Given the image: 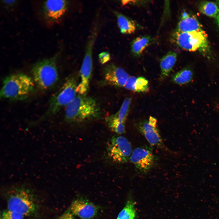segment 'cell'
<instances>
[{"instance_id":"1","label":"cell","mask_w":219,"mask_h":219,"mask_svg":"<svg viewBox=\"0 0 219 219\" xmlns=\"http://www.w3.org/2000/svg\"><path fill=\"white\" fill-rule=\"evenodd\" d=\"M35 85L33 78L26 74H11L3 79L0 98L11 101L25 100L34 92Z\"/></svg>"},{"instance_id":"2","label":"cell","mask_w":219,"mask_h":219,"mask_svg":"<svg viewBox=\"0 0 219 219\" xmlns=\"http://www.w3.org/2000/svg\"><path fill=\"white\" fill-rule=\"evenodd\" d=\"M64 108L65 120L70 123L97 119L101 115L99 107L96 100L85 95L76 96Z\"/></svg>"},{"instance_id":"3","label":"cell","mask_w":219,"mask_h":219,"mask_svg":"<svg viewBox=\"0 0 219 219\" xmlns=\"http://www.w3.org/2000/svg\"><path fill=\"white\" fill-rule=\"evenodd\" d=\"M7 210L20 213L24 216H34L38 206L36 197L29 188L24 185L12 187L7 197Z\"/></svg>"},{"instance_id":"4","label":"cell","mask_w":219,"mask_h":219,"mask_svg":"<svg viewBox=\"0 0 219 219\" xmlns=\"http://www.w3.org/2000/svg\"><path fill=\"white\" fill-rule=\"evenodd\" d=\"M75 75H70L67 78L60 88L51 96L47 109L41 116L31 125L36 124L57 113L65 107L76 96L78 85Z\"/></svg>"},{"instance_id":"5","label":"cell","mask_w":219,"mask_h":219,"mask_svg":"<svg viewBox=\"0 0 219 219\" xmlns=\"http://www.w3.org/2000/svg\"><path fill=\"white\" fill-rule=\"evenodd\" d=\"M56 56L43 59L35 63L31 69L32 78L40 90L46 91L53 87L59 78Z\"/></svg>"},{"instance_id":"6","label":"cell","mask_w":219,"mask_h":219,"mask_svg":"<svg viewBox=\"0 0 219 219\" xmlns=\"http://www.w3.org/2000/svg\"><path fill=\"white\" fill-rule=\"evenodd\" d=\"M172 39L178 47L187 51L207 53L209 50L207 37L203 30L188 32L175 31Z\"/></svg>"},{"instance_id":"7","label":"cell","mask_w":219,"mask_h":219,"mask_svg":"<svg viewBox=\"0 0 219 219\" xmlns=\"http://www.w3.org/2000/svg\"><path fill=\"white\" fill-rule=\"evenodd\" d=\"M97 31L92 30L89 36L86 49L80 70V82L77 86L76 92L79 95H84L89 88L92 71V52Z\"/></svg>"},{"instance_id":"8","label":"cell","mask_w":219,"mask_h":219,"mask_svg":"<svg viewBox=\"0 0 219 219\" xmlns=\"http://www.w3.org/2000/svg\"><path fill=\"white\" fill-rule=\"evenodd\" d=\"M107 158L119 164L127 162L132 153V147L128 141L122 136H114L108 141L106 145Z\"/></svg>"},{"instance_id":"9","label":"cell","mask_w":219,"mask_h":219,"mask_svg":"<svg viewBox=\"0 0 219 219\" xmlns=\"http://www.w3.org/2000/svg\"><path fill=\"white\" fill-rule=\"evenodd\" d=\"M136 169L140 172L146 173L153 167L155 157L152 151L146 147H139L132 151L130 158Z\"/></svg>"},{"instance_id":"10","label":"cell","mask_w":219,"mask_h":219,"mask_svg":"<svg viewBox=\"0 0 219 219\" xmlns=\"http://www.w3.org/2000/svg\"><path fill=\"white\" fill-rule=\"evenodd\" d=\"M68 2L65 0H47L42 5V12L46 21L56 23L63 16L67 8Z\"/></svg>"},{"instance_id":"11","label":"cell","mask_w":219,"mask_h":219,"mask_svg":"<svg viewBox=\"0 0 219 219\" xmlns=\"http://www.w3.org/2000/svg\"><path fill=\"white\" fill-rule=\"evenodd\" d=\"M157 120L150 116L148 120L140 123L139 128L147 140L151 145L158 147L163 146V141L157 126Z\"/></svg>"},{"instance_id":"12","label":"cell","mask_w":219,"mask_h":219,"mask_svg":"<svg viewBox=\"0 0 219 219\" xmlns=\"http://www.w3.org/2000/svg\"><path fill=\"white\" fill-rule=\"evenodd\" d=\"M104 77L106 81L109 84L122 87H124L130 76L123 68L111 64L105 67Z\"/></svg>"},{"instance_id":"13","label":"cell","mask_w":219,"mask_h":219,"mask_svg":"<svg viewBox=\"0 0 219 219\" xmlns=\"http://www.w3.org/2000/svg\"><path fill=\"white\" fill-rule=\"evenodd\" d=\"M69 210L74 215L82 219H90L94 217L98 211L97 207L88 200L78 199L71 203Z\"/></svg>"},{"instance_id":"14","label":"cell","mask_w":219,"mask_h":219,"mask_svg":"<svg viewBox=\"0 0 219 219\" xmlns=\"http://www.w3.org/2000/svg\"><path fill=\"white\" fill-rule=\"evenodd\" d=\"M203 30L197 19L194 16L184 12L181 14L176 31L188 32Z\"/></svg>"},{"instance_id":"15","label":"cell","mask_w":219,"mask_h":219,"mask_svg":"<svg viewBox=\"0 0 219 219\" xmlns=\"http://www.w3.org/2000/svg\"><path fill=\"white\" fill-rule=\"evenodd\" d=\"M126 89L137 92H146L149 90L148 82L142 77L130 76L124 86Z\"/></svg>"},{"instance_id":"16","label":"cell","mask_w":219,"mask_h":219,"mask_svg":"<svg viewBox=\"0 0 219 219\" xmlns=\"http://www.w3.org/2000/svg\"><path fill=\"white\" fill-rule=\"evenodd\" d=\"M195 78L193 69L190 67H186L175 74L172 80L175 83L179 85H185L193 83Z\"/></svg>"},{"instance_id":"17","label":"cell","mask_w":219,"mask_h":219,"mask_svg":"<svg viewBox=\"0 0 219 219\" xmlns=\"http://www.w3.org/2000/svg\"><path fill=\"white\" fill-rule=\"evenodd\" d=\"M177 54L173 51H169L162 57L160 62L161 76L163 78L169 75L176 61Z\"/></svg>"},{"instance_id":"18","label":"cell","mask_w":219,"mask_h":219,"mask_svg":"<svg viewBox=\"0 0 219 219\" xmlns=\"http://www.w3.org/2000/svg\"><path fill=\"white\" fill-rule=\"evenodd\" d=\"M117 23L121 33L123 34H130L136 30L135 22L123 14L115 12Z\"/></svg>"},{"instance_id":"19","label":"cell","mask_w":219,"mask_h":219,"mask_svg":"<svg viewBox=\"0 0 219 219\" xmlns=\"http://www.w3.org/2000/svg\"><path fill=\"white\" fill-rule=\"evenodd\" d=\"M151 41V37L147 35L136 38L132 41L131 44L132 53L136 56L140 55L150 43Z\"/></svg>"},{"instance_id":"20","label":"cell","mask_w":219,"mask_h":219,"mask_svg":"<svg viewBox=\"0 0 219 219\" xmlns=\"http://www.w3.org/2000/svg\"><path fill=\"white\" fill-rule=\"evenodd\" d=\"M200 11L207 16L215 19L219 12V9L216 2L208 1L200 2L198 5Z\"/></svg>"},{"instance_id":"21","label":"cell","mask_w":219,"mask_h":219,"mask_svg":"<svg viewBox=\"0 0 219 219\" xmlns=\"http://www.w3.org/2000/svg\"><path fill=\"white\" fill-rule=\"evenodd\" d=\"M135 205V202L133 200H128L116 219H134L136 214Z\"/></svg>"},{"instance_id":"22","label":"cell","mask_w":219,"mask_h":219,"mask_svg":"<svg viewBox=\"0 0 219 219\" xmlns=\"http://www.w3.org/2000/svg\"><path fill=\"white\" fill-rule=\"evenodd\" d=\"M106 120L109 129L112 131L118 134L125 132V124L120 122L114 114L107 116Z\"/></svg>"},{"instance_id":"23","label":"cell","mask_w":219,"mask_h":219,"mask_svg":"<svg viewBox=\"0 0 219 219\" xmlns=\"http://www.w3.org/2000/svg\"><path fill=\"white\" fill-rule=\"evenodd\" d=\"M131 101V98H126L119 110L114 114L120 122L124 124L128 114Z\"/></svg>"},{"instance_id":"24","label":"cell","mask_w":219,"mask_h":219,"mask_svg":"<svg viewBox=\"0 0 219 219\" xmlns=\"http://www.w3.org/2000/svg\"><path fill=\"white\" fill-rule=\"evenodd\" d=\"M24 216L20 214L7 209L3 211L1 214V219H23Z\"/></svg>"},{"instance_id":"25","label":"cell","mask_w":219,"mask_h":219,"mask_svg":"<svg viewBox=\"0 0 219 219\" xmlns=\"http://www.w3.org/2000/svg\"><path fill=\"white\" fill-rule=\"evenodd\" d=\"M110 56L109 54L107 52H103L99 55V59L100 63L103 64L109 61Z\"/></svg>"},{"instance_id":"26","label":"cell","mask_w":219,"mask_h":219,"mask_svg":"<svg viewBox=\"0 0 219 219\" xmlns=\"http://www.w3.org/2000/svg\"><path fill=\"white\" fill-rule=\"evenodd\" d=\"M74 216L69 210L64 213L58 219H75Z\"/></svg>"},{"instance_id":"27","label":"cell","mask_w":219,"mask_h":219,"mask_svg":"<svg viewBox=\"0 0 219 219\" xmlns=\"http://www.w3.org/2000/svg\"><path fill=\"white\" fill-rule=\"evenodd\" d=\"M216 2L217 3L219 9V0L217 1ZM215 20L217 22V23L219 27V12L217 17L215 19Z\"/></svg>"}]
</instances>
